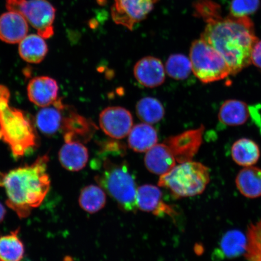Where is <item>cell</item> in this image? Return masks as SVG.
Returning a JSON list of instances; mask_svg holds the SVG:
<instances>
[{"label": "cell", "instance_id": "6da1fadb", "mask_svg": "<svg viewBox=\"0 0 261 261\" xmlns=\"http://www.w3.org/2000/svg\"><path fill=\"white\" fill-rule=\"evenodd\" d=\"M201 35L202 40L216 50L236 75L251 64L254 45L258 41L253 22L248 16L228 15L212 19Z\"/></svg>", "mask_w": 261, "mask_h": 261}, {"label": "cell", "instance_id": "7a4b0ae2", "mask_svg": "<svg viewBox=\"0 0 261 261\" xmlns=\"http://www.w3.org/2000/svg\"><path fill=\"white\" fill-rule=\"evenodd\" d=\"M49 156H38L31 165L8 172H0V187L4 188L6 205L19 218H25L34 208L40 206L50 188L47 173Z\"/></svg>", "mask_w": 261, "mask_h": 261}, {"label": "cell", "instance_id": "3957f363", "mask_svg": "<svg viewBox=\"0 0 261 261\" xmlns=\"http://www.w3.org/2000/svg\"><path fill=\"white\" fill-rule=\"evenodd\" d=\"M10 91L0 85V140L8 145L16 159L38 145L35 121L23 111L10 104Z\"/></svg>", "mask_w": 261, "mask_h": 261}, {"label": "cell", "instance_id": "277c9868", "mask_svg": "<svg viewBox=\"0 0 261 261\" xmlns=\"http://www.w3.org/2000/svg\"><path fill=\"white\" fill-rule=\"evenodd\" d=\"M102 162L95 165L99 173L94 179L122 210L135 213L138 210L136 204L138 188L126 162L116 161L107 155L102 156Z\"/></svg>", "mask_w": 261, "mask_h": 261}, {"label": "cell", "instance_id": "5b68a950", "mask_svg": "<svg viewBox=\"0 0 261 261\" xmlns=\"http://www.w3.org/2000/svg\"><path fill=\"white\" fill-rule=\"evenodd\" d=\"M178 164L160 176L159 187L168 189L174 197L179 198L203 194L211 181L210 169L192 161Z\"/></svg>", "mask_w": 261, "mask_h": 261}, {"label": "cell", "instance_id": "8992f818", "mask_svg": "<svg viewBox=\"0 0 261 261\" xmlns=\"http://www.w3.org/2000/svg\"><path fill=\"white\" fill-rule=\"evenodd\" d=\"M189 57L192 72L201 83H215L231 75L230 67L223 57L202 39L192 44Z\"/></svg>", "mask_w": 261, "mask_h": 261}, {"label": "cell", "instance_id": "52a82bcc", "mask_svg": "<svg viewBox=\"0 0 261 261\" xmlns=\"http://www.w3.org/2000/svg\"><path fill=\"white\" fill-rule=\"evenodd\" d=\"M6 8L23 16L42 38L54 35L56 9L47 0H6Z\"/></svg>", "mask_w": 261, "mask_h": 261}, {"label": "cell", "instance_id": "ba28073f", "mask_svg": "<svg viewBox=\"0 0 261 261\" xmlns=\"http://www.w3.org/2000/svg\"><path fill=\"white\" fill-rule=\"evenodd\" d=\"M159 0H114L112 8L113 20L132 31L145 19Z\"/></svg>", "mask_w": 261, "mask_h": 261}, {"label": "cell", "instance_id": "9c48e42d", "mask_svg": "<svg viewBox=\"0 0 261 261\" xmlns=\"http://www.w3.org/2000/svg\"><path fill=\"white\" fill-rule=\"evenodd\" d=\"M204 132V126H201L200 128L169 137L163 143L171 150L177 163L192 161L203 143Z\"/></svg>", "mask_w": 261, "mask_h": 261}, {"label": "cell", "instance_id": "30bf717a", "mask_svg": "<svg viewBox=\"0 0 261 261\" xmlns=\"http://www.w3.org/2000/svg\"><path fill=\"white\" fill-rule=\"evenodd\" d=\"M99 125L110 138L122 139L129 135L133 128V116L124 108L108 107L100 114Z\"/></svg>", "mask_w": 261, "mask_h": 261}, {"label": "cell", "instance_id": "8fae6325", "mask_svg": "<svg viewBox=\"0 0 261 261\" xmlns=\"http://www.w3.org/2000/svg\"><path fill=\"white\" fill-rule=\"evenodd\" d=\"M65 106L61 132L65 142L87 143L92 138L96 126L93 122L85 118Z\"/></svg>", "mask_w": 261, "mask_h": 261}, {"label": "cell", "instance_id": "7c38bea8", "mask_svg": "<svg viewBox=\"0 0 261 261\" xmlns=\"http://www.w3.org/2000/svg\"><path fill=\"white\" fill-rule=\"evenodd\" d=\"M58 92L57 82L49 76L35 77L29 81L28 85L29 99L39 107L53 105L58 99Z\"/></svg>", "mask_w": 261, "mask_h": 261}, {"label": "cell", "instance_id": "4fadbf2b", "mask_svg": "<svg viewBox=\"0 0 261 261\" xmlns=\"http://www.w3.org/2000/svg\"><path fill=\"white\" fill-rule=\"evenodd\" d=\"M28 22L19 13L9 11L0 15V40L8 44L19 43L28 35Z\"/></svg>", "mask_w": 261, "mask_h": 261}, {"label": "cell", "instance_id": "5bb4252c", "mask_svg": "<svg viewBox=\"0 0 261 261\" xmlns=\"http://www.w3.org/2000/svg\"><path fill=\"white\" fill-rule=\"evenodd\" d=\"M134 74L140 84L148 88L161 86L165 80V70L162 62L152 57L140 60L134 68Z\"/></svg>", "mask_w": 261, "mask_h": 261}, {"label": "cell", "instance_id": "9a60e30c", "mask_svg": "<svg viewBox=\"0 0 261 261\" xmlns=\"http://www.w3.org/2000/svg\"><path fill=\"white\" fill-rule=\"evenodd\" d=\"M65 106L58 99L53 105L42 108L34 119L36 128L47 136H53L61 132Z\"/></svg>", "mask_w": 261, "mask_h": 261}, {"label": "cell", "instance_id": "2e32d148", "mask_svg": "<svg viewBox=\"0 0 261 261\" xmlns=\"http://www.w3.org/2000/svg\"><path fill=\"white\" fill-rule=\"evenodd\" d=\"M136 204L138 210L155 215H171L174 212L169 205L163 203L161 189L152 185H144L138 188Z\"/></svg>", "mask_w": 261, "mask_h": 261}, {"label": "cell", "instance_id": "e0dca14e", "mask_svg": "<svg viewBox=\"0 0 261 261\" xmlns=\"http://www.w3.org/2000/svg\"><path fill=\"white\" fill-rule=\"evenodd\" d=\"M176 163L177 162L171 150L164 143H156L146 152L145 166L152 174L164 175L170 171Z\"/></svg>", "mask_w": 261, "mask_h": 261}, {"label": "cell", "instance_id": "ac0fdd59", "mask_svg": "<svg viewBox=\"0 0 261 261\" xmlns=\"http://www.w3.org/2000/svg\"><path fill=\"white\" fill-rule=\"evenodd\" d=\"M63 167L71 172H77L86 167L89 161V151L83 143L65 142L58 154Z\"/></svg>", "mask_w": 261, "mask_h": 261}, {"label": "cell", "instance_id": "d6986e66", "mask_svg": "<svg viewBox=\"0 0 261 261\" xmlns=\"http://www.w3.org/2000/svg\"><path fill=\"white\" fill-rule=\"evenodd\" d=\"M237 188L244 197L256 199L261 197V169L256 166L244 168L236 178Z\"/></svg>", "mask_w": 261, "mask_h": 261}, {"label": "cell", "instance_id": "ffe728a7", "mask_svg": "<svg viewBox=\"0 0 261 261\" xmlns=\"http://www.w3.org/2000/svg\"><path fill=\"white\" fill-rule=\"evenodd\" d=\"M250 109L243 101L228 99L222 104L218 119L224 125L236 126L244 125L249 119Z\"/></svg>", "mask_w": 261, "mask_h": 261}, {"label": "cell", "instance_id": "44dd1931", "mask_svg": "<svg viewBox=\"0 0 261 261\" xmlns=\"http://www.w3.org/2000/svg\"><path fill=\"white\" fill-rule=\"evenodd\" d=\"M48 50L44 38L38 34L28 35L19 43V56L28 63H40L46 57Z\"/></svg>", "mask_w": 261, "mask_h": 261}, {"label": "cell", "instance_id": "7402d4cb", "mask_svg": "<svg viewBox=\"0 0 261 261\" xmlns=\"http://www.w3.org/2000/svg\"><path fill=\"white\" fill-rule=\"evenodd\" d=\"M158 142V133L148 123H139L133 126L128 135L129 148L138 152H146Z\"/></svg>", "mask_w": 261, "mask_h": 261}, {"label": "cell", "instance_id": "603a6c76", "mask_svg": "<svg viewBox=\"0 0 261 261\" xmlns=\"http://www.w3.org/2000/svg\"><path fill=\"white\" fill-rule=\"evenodd\" d=\"M231 156L238 165L243 168L249 167L256 165L259 161L260 156L259 147L252 140L240 139L231 146Z\"/></svg>", "mask_w": 261, "mask_h": 261}, {"label": "cell", "instance_id": "cb8c5ba5", "mask_svg": "<svg viewBox=\"0 0 261 261\" xmlns=\"http://www.w3.org/2000/svg\"><path fill=\"white\" fill-rule=\"evenodd\" d=\"M246 234L238 229L227 231L221 238L220 250L223 256L228 259L237 258L244 255L247 249Z\"/></svg>", "mask_w": 261, "mask_h": 261}, {"label": "cell", "instance_id": "d4e9b609", "mask_svg": "<svg viewBox=\"0 0 261 261\" xmlns=\"http://www.w3.org/2000/svg\"><path fill=\"white\" fill-rule=\"evenodd\" d=\"M106 203V192L99 185H90L82 189L79 204L87 213H97L105 207Z\"/></svg>", "mask_w": 261, "mask_h": 261}, {"label": "cell", "instance_id": "484cf974", "mask_svg": "<svg viewBox=\"0 0 261 261\" xmlns=\"http://www.w3.org/2000/svg\"><path fill=\"white\" fill-rule=\"evenodd\" d=\"M19 228L0 237V260L21 261L24 254V247L18 237Z\"/></svg>", "mask_w": 261, "mask_h": 261}, {"label": "cell", "instance_id": "4316f807", "mask_svg": "<svg viewBox=\"0 0 261 261\" xmlns=\"http://www.w3.org/2000/svg\"><path fill=\"white\" fill-rule=\"evenodd\" d=\"M136 109L139 118L149 125L161 121L165 115L162 104L154 97L142 98L137 103Z\"/></svg>", "mask_w": 261, "mask_h": 261}, {"label": "cell", "instance_id": "83f0119b", "mask_svg": "<svg viewBox=\"0 0 261 261\" xmlns=\"http://www.w3.org/2000/svg\"><path fill=\"white\" fill-rule=\"evenodd\" d=\"M165 70L169 77L176 80H186L192 72L190 60L182 54L171 55L166 61Z\"/></svg>", "mask_w": 261, "mask_h": 261}, {"label": "cell", "instance_id": "f1b7e54d", "mask_svg": "<svg viewBox=\"0 0 261 261\" xmlns=\"http://www.w3.org/2000/svg\"><path fill=\"white\" fill-rule=\"evenodd\" d=\"M247 249L244 256L248 261H261V220L247 227Z\"/></svg>", "mask_w": 261, "mask_h": 261}, {"label": "cell", "instance_id": "f546056e", "mask_svg": "<svg viewBox=\"0 0 261 261\" xmlns=\"http://www.w3.org/2000/svg\"><path fill=\"white\" fill-rule=\"evenodd\" d=\"M195 15L207 22L221 16V9L213 0H197L194 5Z\"/></svg>", "mask_w": 261, "mask_h": 261}, {"label": "cell", "instance_id": "4dcf8cb0", "mask_svg": "<svg viewBox=\"0 0 261 261\" xmlns=\"http://www.w3.org/2000/svg\"><path fill=\"white\" fill-rule=\"evenodd\" d=\"M260 0H232L230 15L236 17H243L254 14L258 9Z\"/></svg>", "mask_w": 261, "mask_h": 261}, {"label": "cell", "instance_id": "1f68e13d", "mask_svg": "<svg viewBox=\"0 0 261 261\" xmlns=\"http://www.w3.org/2000/svg\"><path fill=\"white\" fill-rule=\"evenodd\" d=\"M261 69V41H257L252 49L251 54V64Z\"/></svg>", "mask_w": 261, "mask_h": 261}, {"label": "cell", "instance_id": "d6a6232c", "mask_svg": "<svg viewBox=\"0 0 261 261\" xmlns=\"http://www.w3.org/2000/svg\"><path fill=\"white\" fill-rule=\"evenodd\" d=\"M6 208L1 203H0V223L4 220L6 215Z\"/></svg>", "mask_w": 261, "mask_h": 261}, {"label": "cell", "instance_id": "836d02e7", "mask_svg": "<svg viewBox=\"0 0 261 261\" xmlns=\"http://www.w3.org/2000/svg\"><path fill=\"white\" fill-rule=\"evenodd\" d=\"M0 261H1V260H0Z\"/></svg>", "mask_w": 261, "mask_h": 261}]
</instances>
